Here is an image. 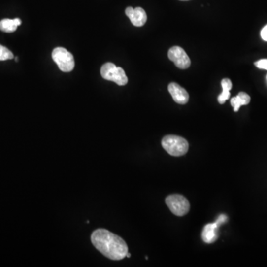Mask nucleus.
Returning <instances> with one entry per match:
<instances>
[{
  "instance_id": "2",
  "label": "nucleus",
  "mask_w": 267,
  "mask_h": 267,
  "mask_svg": "<svg viewBox=\"0 0 267 267\" xmlns=\"http://www.w3.org/2000/svg\"><path fill=\"white\" fill-rule=\"evenodd\" d=\"M162 146L171 156L186 155L189 150V143L186 139L177 135H167L162 140Z\"/></svg>"
},
{
  "instance_id": "9",
  "label": "nucleus",
  "mask_w": 267,
  "mask_h": 267,
  "mask_svg": "<svg viewBox=\"0 0 267 267\" xmlns=\"http://www.w3.org/2000/svg\"><path fill=\"white\" fill-rule=\"evenodd\" d=\"M219 227L220 226L217 222L213 223V224H208L205 226L203 232H202V238L205 243H212L216 241L218 237L217 231H218Z\"/></svg>"
},
{
  "instance_id": "6",
  "label": "nucleus",
  "mask_w": 267,
  "mask_h": 267,
  "mask_svg": "<svg viewBox=\"0 0 267 267\" xmlns=\"http://www.w3.org/2000/svg\"><path fill=\"white\" fill-rule=\"evenodd\" d=\"M168 58L180 69H186L191 65V60L186 51L179 46L170 48L168 53Z\"/></svg>"
},
{
  "instance_id": "3",
  "label": "nucleus",
  "mask_w": 267,
  "mask_h": 267,
  "mask_svg": "<svg viewBox=\"0 0 267 267\" xmlns=\"http://www.w3.org/2000/svg\"><path fill=\"white\" fill-rule=\"evenodd\" d=\"M100 73L102 78L114 82L119 86L127 84L128 77L124 70L120 67H117L114 63H107L104 64L101 68Z\"/></svg>"
},
{
  "instance_id": "8",
  "label": "nucleus",
  "mask_w": 267,
  "mask_h": 267,
  "mask_svg": "<svg viewBox=\"0 0 267 267\" xmlns=\"http://www.w3.org/2000/svg\"><path fill=\"white\" fill-rule=\"evenodd\" d=\"M168 92L171 94L173 100L177 103L184 105L189 101V95L186 89L176 83H171L168 85Z\"/></svg>"
},
{
  "instance_id": "16",
  "label": "nucleus",
  "mask_w": 267,
  "mask_h": 267,
  "mask_svg": "<svg viewBox=\"0 0 267 267\" xmlns=\"http://www.w3.org/2000/svg\"><path fill=\"white\" fill-rule=\"evenodd\" d=\"M261 38L264 39V41L267 42V25L264 26V29L261 30Z\"/></svg>"
},
{
  "instance_id": "19",
  "label": "nucleus",
  "mask_w": 267,
  "mask_h": 267,
  "mask_svg": "<svg viewBox=\"0 0 267 267\" xmlns=\"http://www.w3.org/2000/svg\"><path fill=\"white\" fill-rule=\"evenodd\" d=\"M180 1H189V0H180Z\"/></svg>"
},
{
  "instance_id": "12",
  "label": "nucleus",
  "mask_w": 267,
  "mask_h": 267,
  "mask_svg": "<svg viewBox=\"0 0 267 267\" xmlns=\"http://www.w3.org/2000/svg\"><path fill=\"white\" fill-rule=\"evenodd\" d=\"M17 23L15 20H10V19H4L0 21V30L6 33H13L17 29Z\"/></svg>"
},
{
  "instance_id": "20",
  "label": "nucleus",
  "mask_w": 267,
  "mask_h": 267,
  "mask_svg": "<svg viewBox=\"0 0 267 267\" xmlns=\"http://www.w3.org/2000/svg\"></svg>"
},
{
  "instance_id": "17",
  "label": "nucleus",
  "mask_w": 267,
  "mask_h": 267,
  "mask_svg": "<svg viewBox=\"0 0 267 267\" xmlns=\"http://www.w3.org/2000/svg\"><path fill=\"white\" fill-rule=\"evenodd\" d=\"M126 257H127V258H130L131 255L129 253V252H128L127 255H126Z\"/></svg>"
},
{
  "instance_id": "11",
  "label": "nucleus",
  "mask_w": 267,
  "mask_h": 267,
  "mask_svg": "<svg viewBox=\"0 0 267 267\" xmlns=\"http://www.w3.org/2000/svg\"><path fill=\"white\" fill-rule=\"evenodd\" d=\"M221 86H222L223 92L218 96V100L220 104H224L230 98V91L233 88V83H232V81L230 79H223L222 81H221Z\"/></svg>"
},
{
  "instance_id": "7",
  "label": "nucleus",
  "mask_w": 267,
  "mask_h": 267,
  "mask_svg": "<svg viewBox=\"0 0 267 267\" xmlns=\"http://www.w3.org/2000/svg\"><path fill=\"white\" fill-rule=\"evenodd\" d=\"M126 14L132 22V24L137 27L144 26L145 23L147 21L146 11L140 7L135 8L128 7L126 9Z\"/></svg>"
},
{
  "instance_id": "15",
  "label": "nucleus",
  "mask_w": 267,
  "mask_h": 267,
  "mask_svg": "<svg viewBox=\"0 0 267 267\" xmlns=\"http://www.w3.org/2000/svg\"><path fill=\"white\" fill-rule=\"evenodd\" d=\"M227 219H228V218H227V215H221L218 217V219H217V221H215V222L218 223V225L221 227L222 224H225V223L227 222Z\"/></svg>"
},
{
  "instance_id": "1",
  "label": "nucleus",
  "mask_w": 267,
  "mask_h": 267,
  "mask_svg": "<svg viewBox=\"0 0 267 267\" xmlns=\"http://www.w3.org/2000/svg\"><path fill=\"white\" fill-rule=\"evenodd\" d=\"M91 240L100 252L113 261L123 259L129 252L127 244L123 238L104 229L95 230Z\"/></svg>"
},
{
  "instance_id": "4",
  "label": "nucleus",
  "mask_w": 267,
  "mask_h": 267,
  "mask_svg": "<svg viewBox=\"0 0 267 267\" xmlns=\"http://www.w3.org/2000/svg\"><path fill=\"white\" fill-rule=\"evenodd\" d=\"M52 59L63 72H70L75 66L72 54L62 47L54 48L52 52Z\"/></svg>"
},
{
  "instance_id": "10",
  "label": "nucleus",
  "mask_w": 267,
  "mask_h": 267,
  "mask_svg": "<svg viewBox=\"0 0 267 267\" xmlns=\"http://www.w3.org/2000/svg\"><path fill=\"white\" fill-rule=\"evenodd\" d=\"M251 98L249 95L245 92H240L237 96L234 97L231 99L232 106L234 108V111L237 112L240 109L241 105H246L250 102Z\"/></svg>"
},
{
  "instance_id": "5",
  "label": "nucleus",
  "mask_w": 267,
  "mask_h": 267,
  "mask_svg": "<svg viewBox=\"0 0 267 267\" xmlns=\"http://www.w3.org/2000/svg\"><path fill=\"white\" fill-rule=\"evenodd\" d=\"M166 203L168 209L176 216H184L190 209V203L189 200L181 195H168L166 198Z\"/></svg>"
},
{
  "instance_id": "18",
  "label": "nucleus",
  "mask_w": 267,
  "mask_h": 267,
  "mask_svg": "<svg viewBox=\"0 0 267 267\" xmlns=\"http://www.w3.org/2000/svg\"><path fill=\"white\" fill-rule=\"evenodd\" d=\"M16 62H18V57H17V58H16Z\"/></svg>"
},
{
  "instance_id": "13",
  "label": "nucleus",
  "mask_w": 267,
  "mask_h": 267,
  "mask_svg": "<svg viewBox=\"0 0 267 267\" xmlns=\"http://www.w3.org/2000/svg\"><path fill=\"white\" fill-rule=\"evenodd\" d=\"M14 58V54L8 48L0 45V61H5Z\"/></svg>"
},
{
  "instance_id": "14",
  "label": "nucleus",
  "mask_w": 267,
  "mask_h": 267,
  "mask_svg": "<svg viewBox=\"0 0 267 267\" xmlns=\"http://www.w3.org/2000/svg\"><path fill=\"white\" fill-rule=\"evenodd\" d=\"M255 66L260 69L267 70V59L258 60L255 62Z\"/></svg>"
}]
</instances>
